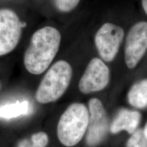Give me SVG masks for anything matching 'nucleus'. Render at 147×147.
<instances>
[{"label":"nucleus","mask_w":147,"mask_h":147,"mask_svg":"<svg viewBox=\"0 0 147 147\" xmlns=\"http://www.w3.org/2000/svg\"><path fill=\"white\" fill-rule=\"evenodd\" d=\"M143 131H144V134L145 137H146V140H147V123H146V125H145L144 129L143 130Z\"/></svg>","instance_id":"nucleus-16"},{"label":"nucleus","mask_w":147,"mask_h":147,"mask_svg":"<svg viewBox=\"0 0 147 147\" xmlns=\"http://www.w3.org/2000/svg\"><path fill=\"white\" fill-rule=\"evenodd\" d=\"M1 82H0V89H1Z\"/></svg>","instance_id":"nucleus-17"},{"label":"nucleus","mask_w":147,"mask_h":147,"mask_svg":"<svg viewBox=\"0 0 147 147\" xmlns=\"http://www.w3.org/2000/svg\"><path fill=\"white\" fill-rule=\"evenodd\" d=\"M127 100L130 104L137 108L147 107V79L136 82L129 91Z\"/></svg>","instance_id":"nucleus-10"},{"label":"nucleus","mask_w":147,"mask_h":147,"mask_svg":"<svg viewBox=\"0 0 147 147\" xmlns=\"http://www.w3.org/2000/svg\"><path fill=\"white\" fill-rule=\"evenodd\" d=\"M72 77V69L67 61L60 60L49 68L38 86L36 100L45 104L55 102L65 93Z\"/></svg>","instance_id":"nucleus-2"},{"label":"nucleus","mask_w":147,"mask_h":147,"mask_svg":"<svg viewBox=\"0 0 147 147\" xmlns=\"http://www.w3.org/2000/svg\"><path fill=\"white\" fill-rule=\"evenodd\" d=\"M89 119L86 141L89 146H95L103 140L108 130V120L102 102L92 98L89 102Z\"/></svg>","instance_id":"nucleus-8"},{"label":"nucleus","mask_w":147,"mask_h":147,"mask_svg":"<svg viewBox=\"0 0 147 147\" xmlns=\"http://www.w3.org/2000/svg\"><path fill=\"white\" fill-rule=\"evenodd\" d=\"M60 32L53 27L47 26L33 34L24 55V65L29 73L41 74L49 68L59 49Z\"/></svg>","instance_id":"nucleus-1"},{"label":"nucleus","mask_w":147,"mask_h":147,"mask_svg":"<svg viewBox=\"0 0 147 147\" xmlns=\"http://www.w3.org/2000/svg\"><path fill=\"white\" fill-rule=\"evenodd\" d=\"M140 118V114L138 112L121 109L114 119L110 127V131L113 134H117L125 130L132 134L136 130Z\"/></svg>","instance_id":"nucleus-9"},{"label":"nucleus","mask_w":147,"mask_h":147,"mask_svg":"<svg viewBox=\"0 0 147 147\" xmlns=\"http://www.w3.org/2000/svg\"><path fill=\"white\" fill-rule=\"evenodd\" d=\"M127 147H147V140L142 129L136 130L127 142Z\"/></svg>","instance_id":"nucleus-13"},{"label":"nucleus","mask_w":147,"mask_h":147,"mask_svg":"<svg viewBox=\"0 0 147 147\" xmlns=\"http://www.w3.org/2000/svg\"><path fill=\"white\" fill-rule=\"evenodd\" d=\"M124 38V30L115 24L106 23L100 27L95 36V45L101 58L112 61L119 52Z\"/></svg>","instance_id":"nucleus-4"},{"label":"nucleus","mask_w":147,"mask_h":147,"mask_svg":"<svg viewBox=\"0 0 147 147\" xmlns=\"http://www.w3.org/2000/svg\"><path fill=\"white\" fill-rule=\"evenodd\" d=\"M110 81V70L102 60L93 58L88 64L78 84L82 93H93L102 91Z\"/></svg>","instance_id":"nucleus-7"},{"label":"nucleus","mask_w":147,"mask_h":147,"mask_svg":"<svg viewBox=\"0 0 147 147\" xmlns=\"http://www.w3.org/2000/svg\"><path fill=\"white\" fill-rule=\"evenodd\" d=\"M49 139L47 133L44 131L36 132L29 138L20 140L16 147H47Z\"/></svg>","instance_id":"nucleus-12"},{"label":"nucleus","mask_w":147,"mask_h":147,"mask_svg":"<svg viewBox=\"0 0 147 147\" xmlns=\"http://www.w3.org/2000/svg\"><path fill=\"white\" fill-rule=\"evenodd\" d=\"M89 112L84 104L74 103L61 116L57 133L60 142L65 146H73L81 140L89 123Z\"/></svg>","instance_id":"nucleus-3"},{"label":"nucleus","mask_w":147,"mask_h":147,"mask_svg":"<svg viewBox=\"0 0 147 147\" xmlns=\"http://www.w3.org/2000/svg\"><path fill=\"white\" fill-rule=\"evenodd\" d=\"M80 0H54L55 7L59 12H69L78 5Z\"/></svg>","instance_id":"nucleus-14"},{"label":"nucleus","mask_w":147,"mask_h":147,"mask_svg":"<svg viewBox=\"0 0 147 147\" xmlns=\"http://www.w3.org/2000/svg\"><path fill=\"white\" fill-rule=\"evenodd\" d=\"M146 50L147 22H138L129 31L125 45V61L128 68L134 69Z\"/></svg>","instance_id":"nucleus-6"},{"label":"nucleus","mask_w":147,"mask_h":147,"mask_svg":"<svg viewBox=\"0 0 147 147\" xmlns=\"http://www.w3.org/2000/svg\"><path fill=\"white\" fill-rule=\"evenodd\" d=\"M142 5L145 13H146L147 15V0H142Z\"/></svg>","instance_id":"nucleus-15"},{"label":"nucleus","mask_w":147,"mask_h":147,"mask_svg":"<svg viewBox=\"0 0 147 147\" xmlns=\"http://www.w3.org/2000/svg\"><path fill=\"white\" fill-rule=\"evenodd\" d=\"M22 27L19 18L13 10H0V56L8 55L17 47Z\"/></svg>","instance_id":"nucleus-5"},{"label":"nucleus","mask_w":147,"mask_h":147,"mask_svg":"<svg viewBox=\"0 0 147 147\" xmlns=\"http://www.w3.org/2000/svg\"><path fill=\"white\" fill-rule=\"evenodd\" d=\"M31 110L30 103L27 101L8 103L0 106V118L10 119L28 115Z\"/></svg>","instance_id":"nucleus-11"}]
</instances>
